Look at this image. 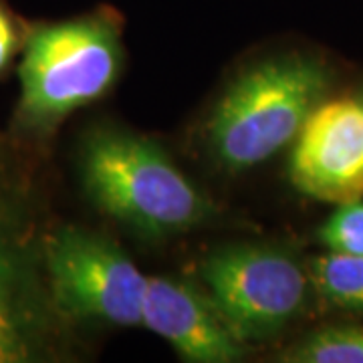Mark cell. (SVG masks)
<instances>
[{"instance_id": "cell-1", "label": "cell", "mask_w": 363, "mask_h": 363, "mask_svg": "<svg viewBox=\"0 0 363 363\" xmlns=\"http://www.w3.org/2000/svg\"><path fill=\"white\" fill-rule=\"evenodd\" d=\"M51 228L30 145L0 131V363L67 355L71 323L55 307L45 269Z\"/></svg>"}, {"instance_id": "cell-2", "label": "cell", "mask_w": 363, "mask_h": 363, "mask_svg": "<svg viewBox=\"0 0 363 363\" xmlns=\"http://www.w3.org/2000/svg\"><path fill=\"white\" fill-rule=\"evenodd\" d=\"M121 63V30L109 11L26 28L11 133L28 145L47 140L69 113L113 87Z\"/></svg>"}, {"instance_id": "cell-3", "label": "cell", "mask_w": 363, "mask_h": 363, "mask_svg": "<svg viewBox=\"0 0 363 363\" xmlns=\"http://www.w3.org/2000/svg\"><path fill=\"white\" fill-rule=\"evenodd\" d=\"M79 172L95 206L150 238L190 233L216 214L156 142L131 131H91L81 145Z\"/></svg>"}, {"instance_id": "cell-4", "label": "cell", "mask_w": 363, "mask_h": 363, "mask_svg": "<svg viewBox=\"0 0 363 363\" xmlns=\"http://www.w3.org/2000/svg\"><path fill=\"white\" fill-rule=\"evenodd\" d=\"M327 87V69L305 55H285L248 69L208 121V145L216 162L242 172L271 160L295 142Z\"/></svg>"}, {"instance_id": "cell-5", "label": "cell", "mask_w": 363, "mask_h": 363, "mask_svg": "<svg viewBox=\"0 0 363 363\" xmlns=\"http://www.w3.org/2000/svg\"><path fill=\"white\" fill-rule=\"evenodd\" d=\"M208 297L242 343L279 335L307 307L311 281L298 257L279 245H228L200 262Z\"/></svg>"}, {"instance_id": "cell-6", "label": "cell", "mask_w": 363, "mask_h": 363, "mask_svg": "<svg viewBox=\"0 0 363 363\" xmlns=\"http://www.w3.org/2000/svg\"><path fill=\"white\" fill-rule=\"evenodd\" d=\"M45 269L55 307L69 323L142 325L147 277L107 236L73 224L52 226Z\"/></svg>"}, {"instance_id": "cell-7", "label": "cell", "mask_w": 363, "mask_h": 363, "mask_svg": "<svg viewBox=\"0 0 363 363\" xmlns=\"http://www.w3.org/2000/svg\"><path fill=\"white\" fill-rule=\"evenodd\" d=\"M289 176L301 194L345 204L363 198V95L321 101L295 138Z\"/></svg>"}, {"instance_id": "cell-8", "label": "cell", "mask_w": 363, "mask_h": 363, "mask_svg": "<svg viewBox=\"0 0 363 363\" xmlns=\"http://www.w3.org/2000/svg\"><path fill=\"white\" fill-rule=\"evenodd\" d=\"M142 325L190 363H233L245 355V343L230 331L208 293L180 279L147 277Z\"/></svg>"}, {"instance_id": "cell-9", "label": "cell", "mask_w": 363, "mask_h": 363, "mask_svg": "<svg viewBox=\"0 0 363 363\" xmlns=\"http://www.w3.org/2000/svg\"><path fill=\"white\" fill-rule=\"evenodd\" d=\"M307 274L321 297L333 307L363 313V255L329 250L307 262Z\"/></svg>"}, {"instance_id": "cell-10", "label": "cell", "mask_w": 363, "mask_h": 363, "mask_svg": "<svg viewBox=\"0 0 363 363\" xmlns=\"http://www.w3.org/2000/svg\"><path fill=\"white\" fill-rule=\"evenodd\" d=\"M286 363H363V327H325L281 355Z\"/></svg>"}, {"instance_id": "cell-11", "label": "cell", "mask_w": 363, "mask_h": 363, "mask_svg": "<svg viewBox=\"0 0 363 363\" xmlns=\"http://www.w3.org/2000/svg\"><path fill=\"white\" fill-rule=\"evenodd\" d=\"M319 240L333 252L363 255V200L339 204L319 228Z\"/></svg>"}, {"instance_id": "cell-12", "label": "cell", "mask_w": 363, "mask_h": 363, "mask_svg": "<svg viewBox=\"0 0 363 363\" xmlns=\"http://www.w3.org/2000/svg\"><path fill=\"white\" fill-rule=\"evenodd\" d=\"M25 33L9 6L0 0V75H4V71L11 67L16 52L23 51Z\"/></svg>"}]
</instances>
